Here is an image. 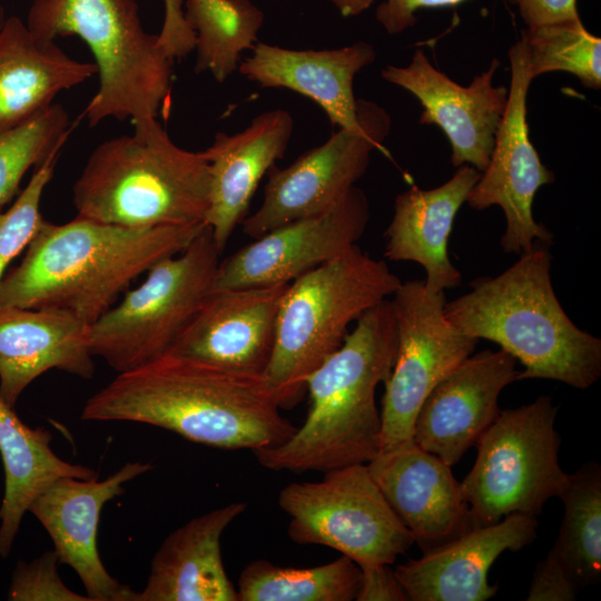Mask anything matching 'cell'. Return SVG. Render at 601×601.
<instances>
[{
    "mask_svg": "<svg viewBox=\"0 0 601 601\" xmlns=\"http://www.w3.org/2000/svg\"><path fill=\"white\" fill-rule=\"evenodd\" d=\"M81 418L148 424L223 450L275 446L297 428L263 374L170 353L118 373L87 400Z\"/></svg>",
    "mask_w": 601,
    "mask_h": 601,
    "instance_id": "obj_1",
    "label": "cell"
},
{
    "mask_svg": "<svg viewBox=\"0 0 601 601\" xmlns=\"http://www.w3.org/2000/svg\"><path fill=\"white\" fill-rule=\"evenodd\" d=\"M132 228L76 216L46 219L0 284V306L55 308L92 324L139 275L184 250L206 226Z\"/></svg>",
    "mask_w": 601,
    "mask_h": 601,
    "instance_id": "obj_2",
    "label": "cell"
},
{
    "mask_svg": "<svg viewBox=\"0 0 601 601\" xmlns=\"http://www.w3.org/2000/svg\"><path fill=\"white\" fill-rule=\"evenodd\" d=\"M396 351V322L387 298L366 311L308 376L304 423L285 442L253 451L258 463L297 474L368 463L381 441L376 388L390 377Z\"/></svg>",
    "mask_w": 601,
    "mask_h": 601,
    "instance_id": "obj_3",
    "label": "cell"
},
{
    "mask_svg": "<svg viewBox=\"0 0 601 601\" xmlns=\"http://www.w3.org/2000/svg\"><path fill=\"white\" fill-rule=\"evenodd\" d=\"M446 302V319L519 361L518 381L553 380L585 390L601 376V339L565 314L552 286L549 245L538 242L506 270L481 277Z\"/></svg>",
    "mask_w": 601,
    "mask_h": 601,
    "instance_id": "obj_4",
    "label": "cell"
},
{
    "mask_svg": "<svg viewBox=\"0 0 601 601\" xmlns=\"http://www.w3.org/2000/svg\"><path fill=\"white\" fill-rule=\"evenodd\" d=\"M99 144L73 184L77 215L142 228L205 223L210 175L203 151L177 146L157 118Z\"/></svg>",
    "mask_w": 601,
    "mask_h": 601,
    "instance_id": "obj_5",
    "label": "cell"
},
{
    "mask_svg": "<svg viewBox=\"0 0 601 601\" xmlns=\"http://www.w3.org/2000/svg\"><path fill=\"white\" fill-rule=\"evenodd\" d=\"M402 284L357 244L289 283L263 375L280 408H292L308 376L344 342L348 326Z\"/></svg>",
    "mask_w": 601,
    "mask_h": 601,
    "instance_id": "obj_6",
    "label": "cell"
},
{
    "mask_svg": "<svg viewBox=\"0 0 601 601\" xmlns=\"http://www.w3.org/2000/svg\"><path fill=\"white\" fill-rule=\"evenodd\" d=\"M26 23L38 39L77 36L88 46L99 76L82 114L89 126L154 119L168 101L174 61L144 29L135 0H35Z\"/></svg>",
    "mask_w": 601,
    "mask_h": 601,
    "instance_id": "obj_7",
    "label": "cell"
},
{
    "mask_svg": "<svg viewBox=\"0 0 601 601\" xmlns=\"http://www.w3.org/2000/svg\"><path fill=\"white\" fill-rule=\"evenodd\" d=\"M558 406L542 395L500 411L475 444V463L461 483L474 526L512 514L536 516L564 492L569 474L559 463Z\"/></svg>",
    "mask_w": 601,
    "mask_h": 601,
    "instance_id": "obj_8",
    "label": "cell"
},
{
    "mask_svg": "<svg viewBox=\"0 0 601 601\" xmlns=\"http://www.w3.org/2000/svg\"><path fill=\"white\" fill-rule=\"evenodd\" d=\"M220 254L206 225L184 250L156 263L90 324L92 355L122 373L166 354L211 292Z\"/></svg>",
    "mask_w": 601,
    "mask_h": 601,
    "instance_id": "obj_9",
    "label": "cell"
},
{
    "mask_svg": "<svg viewBox=\"0 0 601 601\" xmlns=\"http://www.w3.org/2000/svg\"><path fill=\"white\" fill-rule=\"evenodd\" d=\"M298 544L324 545L358 566L393 564L415 542L364 463L324 472L315 482H293L278 494Z\"/></svg>",
    "mask_w": 601,
    "mask_h": 601,
    "instance_id": "obj_10",
    "label": "cell"
},
{
    "mask_svg": "<svg viewBox=\"0 0 601 601\" xmlns=\"http://www.w3.org/2000/svg\"><path fill=\"white\" fill-rule=\"evenodd\" d=\"M391 303L397 351L384 383L380 450L413 440L414 423L425 398L474 352L479 341L446 319L444 292L431 289L424 280L402 283Z\"/></svg>",
    "mask_w": 601,
    "mask_h": 601,
    "instance_id": "obj_11",
    "label": "cell"
},
{
    "mask_svg": "<svg viewBox=\"0 0 601 601\" xmlns=\"http://www.w3.org/2000/svg\"><path fill=\"white\" fill-rule=\"evenodd\" d=\"M362 127L338 129L324 144L285 168L273 166L258 209L243 220V233L257 238L287 223L326 213L339 204L367 170L374 150L391 131L388 112L357 99Z\"/></svg>",
    "mask_w": 601,
    "mask_h": 601,
    "instance_id": "obj_12",
    "label": "cell"
},
{
    "mask_svg": "<svg viewBox=\"0 0 601 601\" xmlns=\"http://www.w3.org/2000/svg\"><path fill=\"white\" fill-rule=\"evenodd\" d=\"M511 80L508 104L495 134L490 160L466 203L475 210L500 206L506 227L501 238L505 253L522 254L536 242L551 245L552 233L536 223L532 205L536 191L554 183V173L541 161L529 137L526 97L533 80L522 39L509 50Z\"/></svg>",
    "mask_w": 601,
    "mask_h": 601,
    "instance_id": "obj_13",
    "label": "cell"
},
{
    "mask_svg": "<svg viewBox=\"0 0 601 601\" xmlns=\"http://www.w3.org/2000/svg\"><path fill=\"white\" fill-rule=\"evenodd\" d=\"M368 218L366 195L355 186L326 213L279 226L220 260L211 292L289 284L355 245Z\"/></svg>",
    "mask_w": 601,
    "mask_h": 601,
    "instance_id": "obj_14",
    "label": "cell"
},
{
    "mask_svg": "<svg viewBox=\"0 0 601 601\" xmlns=\"http://www.w3.org/2000/svg\"><path fill=\"white\" fill-rule=\"evenodd\" d=\"M500 66L494 58L469 86H462L435 68L422 49H416L408 65H388L381 76L418 99L423 107L420 124L442 129L451 145L454 167L470 165L482 173L508 104V88L493 85Z\"/></svg>",
    "mask_w": 601,
    "mask_h": 601,
    "instance_id": "obj_15",
    "label": "cell"
},
{
    "mask_svg": "<svg viewBox=\"0 0 601 601\" xmlns=\"http://www.w3.org/2000/svg\"><path fill=\"white\" fill-rule=\"evenodd\" d=\"M152 469L150 463L130 462L102 481L63 476L52 482L30 504L48 532L59 562L70 565L91 601H135L136 592L111 577L97 548L104 505L124 494V485Z\"/></svg>",
    "mask_w": 601,
    "mask_h": 601,
    "instance_id": "obj_16",
    "label": "cell"
},
{
    "mask_svg": "<svg viewBox=\"0 0 601 601\" xmlns=\"http://www.w3.org/2000/svg\"><path fill=\"white\" fill-rule=\"evenodd\" d=\"M519 372L516 359L501 348L472 353L425 398L414 442L450 466L456 464L497 417L500 394Z\"/></svg>",
    "mask_w": 601,
    "mask_h": 601,
    "instance_id": "obj_17",
    "label": "cell"
},
{
    "mask_svg": "<svg viewBox=\"0 0 601 601\" xmlns=\"http://www.w3.org/2000/svg\"><path fill=\"white\" fill-rule=\"evenodd\" d=\"M366 465L422 552L474 528L451 466L414 440L380 450Z\"/></svg>",
    "mask_w": 601,
    "mask_h": 601,
    "instance_id": "obj_18",
    "label": "cell"
},
{
    "mask_svg": "<svg viewBox=\"0 0 601 601\" xmlns=\"http://www.w3.org/2000/svg\"><path fill=\"white\" fill-rule=\"evenodd\" d=\"M289 284L210 292L167 353L228 370L263 374Z\"/></svg>",
    "mask_w": 601,
    "mask_h": 601,
    "instance_id": "obj_19",
    "label": "cell"
},
{
    "mask_svg": "<svg viewBox=\"0 0 601 601\" xmlns=\"http://www.w3.org/2000/svg\"><path fill=\"white\" fill-rule=\"evenodd\" d=\"M536 516L512 514L474 526L462 535L410 559L394 569L411 601H485L499 587L489 571L505 551L516 552L536 538Z\"/></svg>",
    "mask_w": 601,
    "mask_h": 601,
    "instance_id": "obj_20",
    "label": "cell"
},
{
    "mask_svg": "<svg viewBox=\"0 0 601 601\" xmlns=\"http://www.w3.org/2000/svg\"><path fill=\"white\" fill-rule=\"evenodd\" d=\"M90 324L55 308L0 306V397L14 407L49 370L89 380L95 374Z\"/></svg>",
    "mask_w": 601,
    "mask_h": 601,
    "instance_id": "obj_21",
    "label": "cell"
},
{
    "mask_svg": "<svg viewBox=\"0 0 601 601\" xmlns=\"http://www.w3.org/2000/svg\"><path fill=\"white\" fill-rule=\"evenodd\" d=\"M293 130L294 120L287 110H268L239 132H217L213 144L203 150L210 175L205 223L220 252L246 218L264 175L284 157Z\"/></svg>",
    "mask_w": 601,
    "mask_h": 601,
    "instance_id": "obj_22",
    "label": "cell"
},
{
    "mask_svg": "<svg viewBox=\"0 0 601 601\" xmlns=\"http://www.w3.org/2000/svg\"><path fill=\"white\" fill-rule=\"evenodd\" d=\"M237 71L263 88H286L318 105L338 129L362 127L354 96V79L376 59L366 41L322 50H295L257 42Z\"/></svg>",
    "mask_w": 601,
    "mask_h": 601,
    "instance_id": "obj_23",
    "label": "cell"
},
{
    "mask_svg": "<svg viewBox=\"0 0 601 601\" xmlns=\"http://www.w3.org/2000/svg\"><path fill=\"white\" fill-rule=\"evenodd\" d=\"M234 502L198 515L171 532L155 553L135 601H238L221 558L225 530L246 510Z\"/></svg>",
    "mask_w": 601,
    "mask_h": 601,
    "instance_id": "obj_24",
    "label": "cell"
},
{
    "mask_svg": "<svg viewBox=\"0 0 601 601\" xmlns=\"http://www.w3.org/2000/svg\"><path fill=\"white\" fill-rule=\"evenodd\" d=\"M480 176L474 167L462 165L436 188L412 186L398 194L384 234L386 258L422 265L431 289L444 292L459 286L462 276L449 258V237L459 209Z\"/></svg>",
    "mask_w": 601,
    "mask_h": 601,
    "instance_id": "obj_25",
    "label": "cell"
},
{
    "mask_svg": "<svg viewBox=\"0 0 601 601\" xmlns=\"http://www.w3.org/2000/svg\"><path fill=\"white\" fill-rule=\"evenodd\" d=\"M98 70L95 62L76 60L55 41L36 38L18 17L0 28V131L16 128L53 104Z\"/></svg>",
    "mask_w": 601,
    "mask_h": 601,
    "instance_id": "obj_26",
    "label": "cell"
},
{
    "mask_svg": "<svg viewBox=\"0 0 601 601\" xmlns=\"http://www.w3.org/2000/svg\"><path fill=\"white\" fill-rule=\"evenodd\" d=\"M52 435L45 427H30L0 397V455L4 493L0 505V559L13 546L21 521L31 502L63 476L97 477L90 467L60 459L51 449Z\"/></svg>",
    "mask_w": 601,
    "mask_h": 601,
    "instance_id": "obj_27",
    "label": "cell"
},
{
    "mask_svg": "<svg viewBox=\"0 0 601 601\" xmlns=\"http://www.w3.org/2000/svg\"><path fill=\"white\" fill-rule=\"evenodd\" d=\"M195 33V73L209 71L219 83L237 71L242 53L258 41L264 12L250 0H184Z\"/></svg>",
    "mask_w": 601,
    "mask_h": 601,
    "instance_id": "obj_28",
    "label": "cell"
},
{
    "mask_svg": "<svg viewBox=\"0 0 601 601\" xmlns=\"http://www.w3.org/2000/svg\"><path fill=\"white\" fill-rule=\"evenodd\" d=\"M564 514L559 535L550 552L569 572L579 588L601 579V469L598 463L582 465L569 474L560 496Z\"/></svg>",
    "mask_w": 601,
    "mask_h": 601,
    "instance_id": "obj_29",
    "label": "cell"
},
{
    "mask_svg": "<svg viewBox=\"0 0 601 601\" xmlns=\"http://www.w3.org/2000/svg\"><path fill=\"white\" fill-rule=\"evenodd\" d=\"M359 581V566L345 555L312 568L258 559L243 569L236 590L238 601H352Z\"/></svg>",
    "mask_w": 601,
    "mask_h": 601,
    "instance_id": "obj_30",
    "label": "cell"
},
{
    "mask_svg": "<svg viewBox=\"0 0 601 601\" xmlns=\"http://www.w3.org/2000/svg\"><path fill=\"white\" fill-rule=\"evenodd\" d=\"M521 35L533 79L564 71L584 87L601 88V39L589 32L580 18L526 28Z\"/></svg>",
    "mask_w": 601,
    "mask_h": 601,
    "instance_id": "obj_31",
    "label": "cell"
},
{
    "mask_svg": "<svg viewBox=\"0 0 601 601\" xmlns=\"http://www.w3.org/2000/svg\"><path fill=\"white\" fill-rule=\"evenodd\" d=\"M72 129L68 111L53 102L29 121L0 131V207L17 194L30 167L61 150Z\"/></svg>",
    "mask_w": 601,
    "mask_h": 601,
    "instance_id": "obj_32",
    "label": "cell"
},
{
    "mask_svg": "<svg viewBox=\"0 0 601 601\" xmlns=\"http://www.w3.org/2000/svg\"><path fill=\"white\" fill-rule=\"evenodd\" d=\"M60 150L36 166L28 185L7 211H0V284L6 268L24 248L43 223L40 203L53 176Z\"/></svg>",
    "mask_w": 601,
    "mask_h": 601,
    "instance_id": "obj_33",
    "label": "cell"
},
{
    "mask_svg": "<svg viewBox=\"0 0 601 601\" xmlns=\"http://www.w3.org/2000/svg\"><path fill=\"white\" fill-rule=\"evenodd\" d=\"M59 558L55 550L30 561H19L8 590L10 601H91L70 590L58 573Z\"/></svg>",
    "mask_w": 601,
    "mask_h": 601,
    "instance_id": "obj_34",
    "label": "cell"
},
{
    "mask_svg": "<svg viewBox=\"0 0 601 601\" xmlns=\"http://www.w3.org/2000/svg\"><path fill=\"white\" fill-rule=\"evenodd\" d=\"M580 588L549 551L534 570L530 584L528 601H572Z\"/></svg>",
    "mask_w": 601,
    "mask_h": 601,
    "instance_id": "obj_35",
    "label": "cell"
},
{
    "mask_svg": "<svg viewBox=\"0 0 601 601\" xmlns=\"http://www.w3.org/2000/svg\"><path fill=\"white\" fill-rule=\"evenodd\" d=\"M165 16L158 42L173 61L183 59L195 49V33L184 17V0H164Z\"/></svg>",
    "mask_w": 601,
    "mask_h": 601,
    "instance_id": "obj_36",
    "label": "cell"
},
{
    "mask_svg": "<svg viewBox=\"0 0 601 601\" xmlns=\"http://www.w3.org/2000/svg\"><path fill=\"white\" fill-rule=\"evenodd\" d=\"M466 0H381L376 11V20L390 35H397L413 27L416 12L426 8L452 7ZM514 3V0H508Z\"/></svg>",
    "mask_w": 601,
    "mask_h": 601,
    "instance_id": "obj_37",
    "label": "cell"
},
{
    "mask_svg": "<svg viewBox=\"0 0 601 601\" xmlns=\"http://www.w3.org/2000/svg\"><path fill=\"white\" fill-rule=\"evenodd\" d=\"M357 601H405L407 597L388 564L359 566Z\"/></svg>",
    "mask_w": 601,
    "mask_h": 601,
    "instance_id": "obj_38",
    "label": "cell"
},
{
    "mask_svg": "<svg viewBox=\"0 0 601 601\" xmlns=\"http://www.w3.org/2000/svg\"><path fill=\"white\" fill-rule=\"evenodd\" d=\"M526 28L580 18L577 0H514Z\"/></svg>",
    "mask_w": 601,
    "mask_h": 601,
    "instance_id": "obj_39",
    "label": "cell"
},
{
    "mask_svg": "<svg viewBox=\"0 0 601 601\" xmlns=\"http://www.w3.org/2000/svg\"><path fill=\"white\" fill-rule=\"evenodd\" d=\"M381 0H331L343 17H354L370 9Z\"/></svg>",
    "mask_w": 601,
    "mask_h": 601,
    "instance_id": "obj_40",
    "label": "cell"
},
{
    "mask_svg": "<svg viewBox=\"0 0 601 601\" xmlns=\"http://www.w3.org/2000/svg\"><path fill=\"white\" fill-rule=\"evenodd\" d=\"M6 12H4V8L3 6L0 3V28L2 27V24L4 23L6 21Z\"/></svg>",
    "mask_w": 601,
    "mask_h": 601,
    "instance_id": "obj_41",
    "label": "cell"
}]
</instances>
